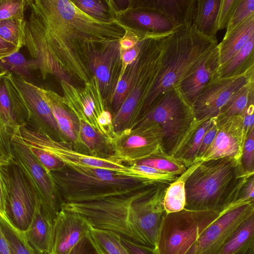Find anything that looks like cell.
I'll use <instances>...</instances> for the list:
<instances>
[{"label": "cell", "mask_w": 254, "mask_h": 254, "mask_svg": "<svg viewBox=\"0 0 254 254\" xmlns=\"http://www.w3.org/2000/svg\"><path fill=\"white\" fill-rule=\"evenodd\" d=\"M9 183L8 166L0 165V216L5 220V206L8 194Z\"/></svg>", "instance_id": "47"}, {"label": "cell", "mask_w": 254, "mask_h": 254, "mask_svg": "<svg viewBox=\"0 0 254 254\" xmlns=\"http://www.w3.org/2000/svg\"><path fill=\"white\" fill-rule=\"evenodd\" d=\"M241 254H254V244L245 250Z\"/></svg>", "instance_id": "58"}, {"label": "cell", "mask_w": 254, "mask_h": 254, "mask_svg": "<svg viewBox=\"0 0 254 254\" xmlns=\"http://www.w3.org/2000/svg\"><path fill=\"white\" fill-rule=\"evenodd\" d=\"M246 177L240 160L225 157L198 162L185 181V208L222 212L235 202Z\"/></svg>", "instance_id": "3"}, {"label": "cell", "mask_w": 254, "mask_h": 254, "mask_svg": "<svg viewBox=\"0 0 254 254\" xmlns=\"http://www.w3.org/2000/svg\"><path fill=\"white\" fill-rule=\"evenodd\" d=\"M79 137L88 154L97 158L112 157L110 141L85 122L79 121Z\"/></svg>", "instance_id": "31"}, {"label": "cell", "mask_w": 254, "mask_h": 254, "mask_svg": "<svg viewBox=\"0 0 254 254\" xmlns=\"http://www.w3.org/2000/svg\"><path fill=\"white\" fill-rule=\"evenodd\" d=\"M254 202V175L246 177L235 202Z\"/></svg>", "instance_id": "49"}, {"label": "cell", "mask_w": 254, "mask_h": 254, "mask_svg": "<svg viewBox=\"0 0 254 254\" xmlns=\"http://www.w3.org/2000/svg\"><path fill=\"white\" fill-rule=\"evenodd\" d=\"M50 173L63 202H84L127 194L158 183L138 174L85 166L64 165Z\"/></svg>", "instance_id": "4"}, {"label": "cell", "mask_w": 254, "mask_h": 254, "mask_svg": "<svg viewBox=\"0 0 254 254\" xmlns=\"http://www.w3.org/2000/svg\"><path fill=\"white\" fill-rule=\"evenodd\" d=\"M91 227L76 212L61 208L54 224L52 254H68Z\"/></svg>", "instance_id": "20"}, {"label": "cell", "mask_w": 254, "mask_h": 254, "mask_svg": "<svg viewBox=\"0 0 254 254\" xmlns=\"http://www.w3.org/2000/svg\"><path fill=\"white\" fill-rule=\"evenodd\" d=\"M221 0H197L193 25L201 34L216 38Z\"/></svg>", "instance_id": "27"}, {"label": "cell", "mask_w": 254, "mask_h": 254, "mask_svg": "<svg viewBox=\"0 0 254 254\" xmlns=\"http://www.w3.org/2000/svg\"><path fill=\"white\" fill-rule=\"evenodd\" d=\"M53 231L54 225L48 219L40 204L35 211L30 226L22 233L35 249L44 254H52Z\"/></svg>", "instance_id": "24"}, {"label": "cell", "mask_w": 254, "mask_h": 254, "mask_svg": "<svg viewBox=\"0 0 254 254\" xmlns=\"http://www.w3.org/2000/svg\"><path fill=\"white\" fill-rule=\"evenodd\" d=\"M240 0H221L219 9L217 30L226 28Z\"/></svg>", "instance_id": "46"}, {"label": "cell", "mask_w": 254, "mask_h": 254, "mask_svg": "<svg viewBox=\"0 0 254 254\" xmlns=\"http://www.w3.org/2000/svg\"><path fill=\"white\" fill-rule=\"evenodd\" d=\"M155 184L127 194L84 202H63L61 208L76 212L91 228L110 231L132 242L148 246L143 234L139 199Z\"/></svg>", "instance_id": "5"}, {"label": "cell", "mask_w": 254, "mask_h": 254, "mask_svg": "<svg viewBox=\"0 0 254 254\" xmlns=\"http://www.w3.org/2000/svg\"><path fill=\"white\" fill-rule=\"evenodd\" d=\"M19 50L16 46L0 37V54L9 56L15 52H19Z\"/></svg>", "instance_id": "54"}, {"label": "cell", "mask_w": 254, "mask_h": 254, "mask_svg": "<svg viewBox=\"0 0 254 254\" xmlns=\"http://www.w3.org/2000/svg\"><path fill=\"white\" fill-rule=\"evenodd\" d=\"M217 121L216 135L200 162L225 157L240 160L246 138L244 132L243 116Z\"/></svg>", "instance_id": "18"}, {"label": "cell", "mask_w": 254, "mask_h": 254, "mask_svg": "<svg viewBox=\"0 0 254 254\" xmlns=\"http://www.w3.org/2000/svg\"><path fill=\"white\" fill-rule=\"evenodd\" d=\"M254 35L234 57L218 67L216 76L219 78L232 77L254 67Z\"/></svg>", "instance_id": "30"}, {"label": "cell", "mask_w": 254, "mask_h": 254, "mask_svg": "<svg viewBox=\"0 0 254 254\" xmlns=\"http://www.w3.org/2000/svg\"><path fill=\"white\" fill-rule=\"evenodd\" d=\"M254 97V81H252L236 91L221 108L216 117L220 121L236 116H243L251 99Z\"/></svg>", "instance_id": "33"}, {"label": "cell", "mask_w": 254, "mask_h": 254, "mask_svg": "<svg viewBox=\"0 0 254 254\" xmlns=\"http://www.w3.org/2000/svg\"><path fill=\"white\" fill-rule=\"evenodd\" d=\"M220 213L187 209L166 214L155 249L158 254H185L202 231Z\"/></svg>", "instance_id": "8"}, {"label": "cell", "mask_w": 254, "mask_h": 254, "mask_svg": "<svg viewBox=\"0 0 254 254\" xmlns=\"http://www.w3.org/2000/svg\"><path fill=\"white\" fill-rule=\"evenodd\" d=\"M139 63L140 57L138 54L135 60L127 67L117 85L109 106V110L113 117L119 110L128 93L137 71Z\"/></svg>", "instance_id": "35"}, {"label": "cell", "mask_w": 254, "mask_h": 254, "mask_svg": "<svg viewBox=\"0 0 254 254\" xmlns=\"http://www.w3.org/2000/svg\"><path fill=\"white\" fill-rule=\"evenodd\" d=\"M7 56L6 55L0 54V60L5 57ZM8 72L5 68L0 63V79L4 77Z\"/></svg>", "instance_id": "56"}, {"label": "cell", "mask_w": 254, "mask_h": 254, "mask_svg": "<svg viewBox=\"0 0 254 254\" xmlns=\"http://www.w3.org/2000/svg\"><path fill=\"white\" fill-rule=\"evenodd\" d=\"M10 165L9 190L4 215L6 221L23 233L30 226L41 202L20 169L13 163Z\"/></svg>", "instance_id": "13"}, {"label": "cell", "mask_w": 254, "mask_h": 254, "mask_svg": "<svg viewBox=\"0 0 254 254\" xmlns=\"http://www.w3.org/2000/svg\"><path fill=\"white\" fill-rule=\"evenodd\" d=\"M121 56L119 41H114L94 51L89 59L90 70L97 80L100 93L108 109L121 72Z\"/></svg>", "instance_id": "16"}, {"label": "cell", "mask_w": 254, "mask_h": 254, "mask_svg": "<svg viewBox=\"0 0 254 254\" xmlns=\"http://www.w3.org/2000/svg\"><path fill=\"white\" fill-rule=\"evenodd\" d=\"M8 92L4 76L0 79V150L8 161H12L10 140L15 129L26 126Z\"/></svg>", "instance_id": "23"}, {"label": "cell", "mask_w": 254, "mask_h": 254, "mask_svg": "<svg viewBox=\"0 0 254 254\" xmlns=\"http://www.w3.org/2000/svg\"><path fill=\"white\" fill-rule=\"evenodd\" d=\"M61 83L63 97L70 112L79 121L85 122L105 137L98 120L109 109L101 95L96 77L93 75L83 87H76L64 81H61Z\"/></svg>", "instance_id": "15"}, {"label": "cell", "mask_w": 254, "mask_h": 254, "mask_svg": "<svg viewBox=\"0 0 254 254\" xmlns=\"http://www.w3.org/2000/svg\"><path fill=\"white\" fill-rule=\"evenodd\" d=\"M24 20H0V37L19 50L24 45L23 32Z\"/></svg>", "instance_id": "40"}, {"label": "cell", "mask_w": 254, "mask_h": 254, "mask_svg": "<svg viewBox=\"0 0 254 254\" xmlns=\"http://www.w3.org/2000/svg\"><path fill=\"white\" fill-rule=\"evenodd\" d=\"M73 2L81 11L97 20L109 22L116 19L112 15L108 1V3L100 0H76Z\"/></svg>", "instance_id": "39"}, {"label": "cell", "mask_w": 254, "mask_h": 254, "mask_svg": "<svg viewBox=\"0 0 254 254\" xmlns=\"http://www.w3.org/2000/svg\"><path fill=\"white\" fill-rule=\"evenodd\" d=\"M197 0H146L138 7L158 13L172 24L174 30L193 25Z\"/></svg>", "instance_id": "22"}, {"label": "cell", "mask_w": 254, "mask_h": 254, "mask_svg": "<svg viewBox=\"0 0 254 254\" xmlns=\"http://www.w3.org/2000/svg\"><path fill=\"white\" fill-rule=\"evenodd\" d=\"M129 166L132 171L143 179L152 182L171 184L179 177L175 174L160 171L145 165L133 163Z\"/></svg>", "instance_id": "41"}, {"label": "cell", "mask_w": 254, "mask_h": 254, "mask_svg": "<svg viewBox=\"0 0 254 254\" xmlns=\"http://www.w3.org/2000/svg\"><path fill=\"white\" fill-rule=\"evenodd\" d=\"M20 137L26 144L38 147L58 158L65 165L85 166L107 169L135 174L130 166L112 157L97 158L74 149L67 141L57 140L48 134L30 129L23 125L19 127Z\"/></svg>", "instance_id": "11"}, {"label": "cell", "mask_w": 254, "mask_h": 254, "mask_svg": "<svg viewBox=\"0 0 254 254\" xmlns=\"http://www.w3.org/2000/svg\"><path fill=\"white\" fill-rule=\"evenodd\" d=\"M218 44L217 38L201 34L193 25L180 27L165 37L157 74L141 105L138 120L163 94L176 88L190 67Z\"/></svg>", "instance_id": "2"}, {"label": "cell", "mask_w": 254, "mask_h": 254, "mask_svg": "<svg viewBox=\"0 0 254 254\" xmlns=\"http://www.w3.org/2000/svg\"><path fill=\"white\" fill-rule=\"evenodd\" d=\"M217 46L202 56L189 70L176 88L191 108L219 66Z\"/></svg>", "instance_id": "19"}, {"label": "cell", "mask_w": 254, "mask_h": 254, "mask_svg": "<svg viewBox=\"0 0 254 254\" xmlns=\"http://www.w3.org/2000/svg\"><path fill=\"white\" fill-rule=\"evenodd\" d=\"M254 214V202L232 204L202 231L185 254H212Z\"/></svg>", "instance_id": "12"}, {"label": "cell", "mask_w": 254, "mask_h": 254, "mask_svg": "<svg viewBox=\"0 0 254 254\" xmlns=\"http://www.w3.org/2000/svg\"><path fill=\"white\" fill-rule=\"evenodd\" d=\"M121 241L129 254H158L155 248L141 245L122 237Z\"/></svg>", "instance_id": "52"}, {"label": "cell", "mask_w": 254, "mask_h": 254, "mask_svg": "<svg viewBox=\"0 0 254 254\" xmlns=\"http://www.w3.org/2000/svg\"><path fill=\"white\" fill-rule=\"evenodd\" d=\"M19 127L14 130L10 140L11 162L22 171L38 194L43 211L54 225L63 200L51 174L45 170L20 137Z\"/></svg>", "instance_id": "9"}, {"label": "cell", "mask_w": 254, "mask_h": 254, "mask_svg": "<svg viewBox=\"0 0 254 254\" xmlns=\"http://www.w3.org/2000/svg\"><path fill=\"white\" fill-rule=\"evenodd\" d=\"M152 36V35H150ZM146 37L139 41L133 48L126 51H121L122 68L119 81L124 74L127 67L137 58L141 48L143 41ZM118 81V82H119Z\"/></svg>", "instance_id": "50"}, {"label": "cell", "mask_w": 254, "mask_h": 254, "mask_svg": "<svg viewBox=\"0 0 254 254\" xmlns=\"http://www.w3.org/2000/svg\"><path fill=\"white\" fill-rule=\"evenodd\" d=\"M68 254H100L89 234L83 237L71 250Z\"/></svg>", "instance_id": "51"}, {"label": "cell", "mask_w": 254, "mask_h": 254, "mask_svg": "<svg viewBox=\"0 0 254 254\" xmlns=\"http://www.w3.org/2000/svg\"><path fill=\"white\" fill-rule=\"evenodd\" d=\"M254 244V214L248 218L212 254H241Z\"/></svg>", "instance_id": "28"}, {"label": "cell", "mask_w": 254, "mask_h": 254, "mask_svg": "<svg viewBox=\"0 0 254 254\" xmlns=\"http://www.w3.org/2000/svg\"><path fill=\"white\" fill-rule=\"evenodd\" d=\"M252 81H254V67L232 77L219 78L215 75L191 107L195 120L200 121L217 117L230 97Z\"/></svg>", "instance_id": "14"}, {"label": "cell", "mask_w": 254, "mask_h": 254, "mask_svg": "<svg viewBox=\"0 0 254 254\" xmlns=\"http://www.w3.org/2000/svg\"><path fill=\"white\" fill-rule=\"evenodd\" d=\"M214 118L195 121L172 157L184 163L187 168L195 163L197 153L203 137Z\"/></svg>", "instance_id": "26"}, {"label": "cell", "mask_w": 254, "mask_h": 254, "mask_svg": "<svg viewBox=\"0 0 254 254\" xmlns=\"http://www.w3.org/2000/svg\"><path fill=\"white\" fill-rule=\"evenodd\" d=\"M4 79L10 95L21 109L27 123H31L34 130L57 140L66 141L42 95L41 87L9 72Z\"/></svg>", "instance_id": "10"}, {"label": "cell", "mask_w": 254, "mask_h": 254, "mask_svg": "<svg viewBox=\"0 0 254 254\" xmlns=\"http://www.w3.org/2000/svg\"><path fill=\"white\" fill-rule=\"evenodd\" d=\"M126 19L134 23L146 33L157 35H168L174 30L171 23L160 14L148 10L136 11L128 13Z\"/></svg>", "instance_id": "29"}, {"label": "cell", "mask_w": 254, "mask_h": 254, "mask_svg": "<svg viewBox=\"0 0 254 254\" xmlns=\"http://www.w3.org/2000/svg\"><path fill=\"white\" fill-rule=\"evenodd\" d=\"M26 0H0V20H24Z\"/></svg>", "instance_id": "42"}, {"label": "cell", "mask_w": 254, "mask_h": 254, "mask_svg": "<svg viewBox=\"0 0 254 254\" xmlns=\"http://www.w3.org/2000/svg\"><path fill=\"white\" fill-rule=\"evenodd\" d=\"M240 164L245 176L254 175V128L245 139Z\"/></svg>", "instance_id": "44"}, {"label": "cell", "mask_w": 254, "mask_h": 254, "mask_svg": "<svg viewBox=\"0 0 254 254\" xmlns=\"http://www.w3.org/2000/svg\"><path fill=\"white\" fill-rule=\"evenodd\" d=\"M0 254H11L7 241L0 226Z\"/></svg>", "instance_id": "55"}, {"label": "cell", "mask_w": 254, "mask_h": 254, "mask_svg": "<svg viewBox=\"0 0 254 254\" xmlns=\"http://www.w3.org/2000/svg\"><path fill=\"white\" fill-rule=\"evenodd\" d=\"M89 236L100 254H129L114 232L91 227Z\"/></svg>", "instance_id": "34"}, {"label": "cell", "mask_w": 254, "mask_h": 254, "mask_svg": "<svg viewBox=\"0 0 254 254\" xmlns=\"http://www.w3.org/2000/svg\"><path fill=\"white\" fill-rule=\"evenodd\" d=\"M254 35V14L236 27L217 44L219 66L234 57Z\"/></svg>", "instance_id": "25"}, {"label": "cell", "mask_w": 254, "mask_h": 254, "mask_svg": "<svg viewBox=\"0 0 254 254\" xmlns=\"http://www.w3.org/2000/svg\"><path fill=\"white\" fill-rule=\"evenodd\" d=\"M26 6L29 16L24 22V46L43 79L52 75L71 84L73 80L89 82L91 54L120 41L126 32L121 21L93 18L72 0H26Z\"/></svg>", "instance_id": "1"}, {"label": "cell", "mask_w": 254, "mask_h": 254, "mask_svg": "<svg viewBox=\"0 0 254 254\" xmlns=\"http://www.w3.org/2000/svg\"><path fill=\"white\" fill-rule=\"evenodd\" d=\"M135 164L149 166L160 171L175 174L179 177L188 168L181 161L162 152L140 160Z\"/></svg>", "instance_id": "37"}, {"label": "cell", "mask_w": 254, "mask_h": 254, "mask_svg": "<svg viewBox=\"0 0 254 254\" xmlns=\"http://www.w3.org/2000/svg\"><path fill=\"white\" fill-rule=\"evenodd\" d=\"M198 162L188 168L176 181L171 183L167 188L163 200V206L166 214L178 212L185 208V181Z\"/></svg>", "instance_id": "32"}, {"label": "cell", "mask_w": 254, "mask_h": 254, "mask_svg": "<svg viewBox=\"0 0 254 254\" xmlns=\"http://www.w3.org/2000/svg\"><path fill=\"white\" fill-rule=\"evenodd\" d=\"M254 14V0H240L226 27L225 36Z\"/></svg>", "instance_id": "43"}, {"label": "cell", "mask_w": 254, "mask_h": 254, "mask_svg": "<svg viewBox=\"0 0 254 254\" xmlns=\"http://www.w3.org/2000/svg\"><path fill=\"white\" fill-rule=\"evenodd\" d=\"M195 121L191 108L175 88L163 94L133 127L148 130L161 152L172 157Z\"/></svg>", "instance_id": "6"}, {"label": "cell", "mask_w": 254, "mask_h": 254, "mask_svg": "<svg viewBox=\"0 0 254 254\" xmlns=\"http://www.w3.org/2000/svg\"><path fill=\"white\" fill-rule=\"evenodd\" d=\"M26 145L48 173L60 169L64 166V163L49 152L33 145Z\"/></svg>", "instance_id": "45"}, {"label": "cell", "mask_w": 254, "mask_h": 254, "mask_svg": "<svg viewBox=\"0 0 254 254\" xmlns=\"http://www.w3.org/2000/svg\"><path fill=\"white\" fill-rule=\"evenodd\" d=\"M243 119L244 132L247 137L254 128V97L250 100L243 115Z\"/></svg>", "instance_id": "53"}, {"label": "cell", "mask_w": 254, "mask_h": 254, "mask_svg": "<svg viewBox=\"0 0 254 254\" xmlns=\"http://www.w3.org/2000/svg\"><path fill=\"white\" fill-rule=\"evenodd\" d=\"M0 63L8 72L21 76L26 79L31 71L37 69L35 62L27 60L19 52L1 58Z\"/></svg>", "instance_id": "38"}, {"label": "cell", "mask_w": 254, "mask_h": 254, "mask_svg": "<svg viewBox=\"0 0 254 254\" xmlns=\"http://www.w3.org/2000/svg\"><path fill=\"white\" fill-rule=\"evenodd\" d=\"M217 127V119L216 117H214L203 137L197 153L195 163L200 162L201 159L211 145L216 135Z\"/></svg>", "instance_id": "48"}, {"label": "cell", "mask_w": 254, "mask_h": 254, "mask_svg": "<svg viewBox=\"0 0 254 254\" xmlns=\"http://www.w3.org/2000/svg\"><path fill=\"white\" fill-rule=\"evenodd\" d=\"M167 36H151L143 41L138 68L128 93L113 117L114 135L131 129L139 119L142 103L156 77L162 53V41Z\"/></svg>", "instance_id": "7"}, {"label": "cell", "mask_w": 254, "mask_h": 254, "mask_svg": "<svg viewBox=\"0 0 254 254\" xmlns=\"http://www.w3.org/2000/svg\"><path fill=\"white\" fill-rule=\"evenodd\" d=\"M0 226L9 244L11 254H47L35 249L22 232L14 228L0 216Z\"/></svg>", "instance_id": "36"}, {"label": "cell", "mask_w": 254, "mask_h": 254, "mask_svg": "<svg viewBox=\"0 0 254 254\" xmlns=\"http://www.w3.org/2000/svg\"><path fill=\"white\" fill-rule=\"evenodd\" d=\"M41 91L66 141L79 152L80 148L85 149L79 137V121L70 112L63 97L50 89L41 88Z\"/></svg>", "instance_id": "21"}, {"label": "cell", "mask_w": 254, "mask_h": 254, "mask_svg": "<svg viewBox=\"0 0 254 254\" xmlns=\"http://www.w3.org/2000/svg\"><path fill=\"white\" fill-rule=\"evenodd\" d=\"M112 158L130 165L161 152L157 138L147 129L134 127L116 134Z\"/></svg>", "instance_id": "17"}, {"label": "cell", "mask_w": 254, "mask_h": 254, "mask_svg": "<svg viewBox=\"0 0 254 254\" xmlns=\"http://www.w3.org/2000/svg\"><path fill=\"white\" fill-rule=\"evenodd\" d=\"M10 162L0 150V165L8 166Z\"/></svg>", "instance_id": "57"}]
</instances>
